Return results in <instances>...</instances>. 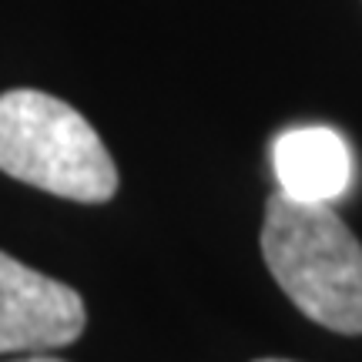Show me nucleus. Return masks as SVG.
<instances>
[{
	"label": "nucleus",
	"mask_w": 362,
	"mask_h": 362,
	"mask_svg": "<svg viewBox=\"0 0 362 362\" xmlns=\"http://www.w3.org/2000/svg\"><path fill=\"white\" fill-rule=\"evenodd\" d=\"M262 255L302 315L342 336L362 332V245L332 205L275 192L262 221Z\"/></svg>",
	"instance_id": "obj_1"
},
{
	"label": "nucleus",
	"mask_w": 362,
	"mask_h": 362,
	"mask_svg": "<svg viewBox=\"0 0 362 362\" xmlns=\"http://www.w3.org/2000/svg\"><path fill=\"white\" fill-rule=\"evenodd\" d=\"M0 171L88 205H101L117 192L111 151L88 117L30 88L0 94Z\"/></svg>",
	"instance_id": "obj_2"
},
{
	"label": "nucleus",
	"mask_w": 362,
	"mask_h": 362,
	"mask_svg": "<svg viewBox=\"0 0 362 362\" xmlns=\"http://www.w3.org/2000/svg\"><path fill=\"white\" fill-rule=\"evenodd\" d=\"M84 325V298L71 285L47 279L0 252V356H30L71 346Z\"/></svg>",
	"instance_id": "obj_3"
},
{
	"label": "nucleus",
	"mask_w": 362,
	"mask_h": 362,
	"mask_svg": "<svg viewBox=\"0 0 362 362\" xmlns=\"http://www.w3.org/2000/svg\"><path fill=\"white\" fill-rule=\"evenodd\" d=\"M272 168L282 194L332 205L352 181V151L332 128H288L272 144Z\"/></svg>",
	"instance_id": "obj_4"
},
{
	"label": "nucleus",
	"mask_w": 362,
	"mask_h": 362,
	"mask_svg": "<svg viewBox=\"0 0 362 362\" xmlns=\"http://www.w3.org/2000/svg\"><path fill=\"white\" fill-rule=\"evenodd\" d=\"M7 362H64V359H54L47 352H30V356H21V359H7Z\"/></svg>",
	"instance_id": "obj_5"
},
{
	"label": "nucleus",
	"mask_w": 362,
	"mask_h": 362,
	"mask_svg": "<svg viewBox=\"0 0 362 362\" xmlns=\"http://www.w3.org/2000/svg\"><path fill=\"white\" fill-rule=\"evenodd\" d=\"M259 362H288V359H259Z\"/></svg>",
	"instance_id": "obj_6"
}]
</instances>
